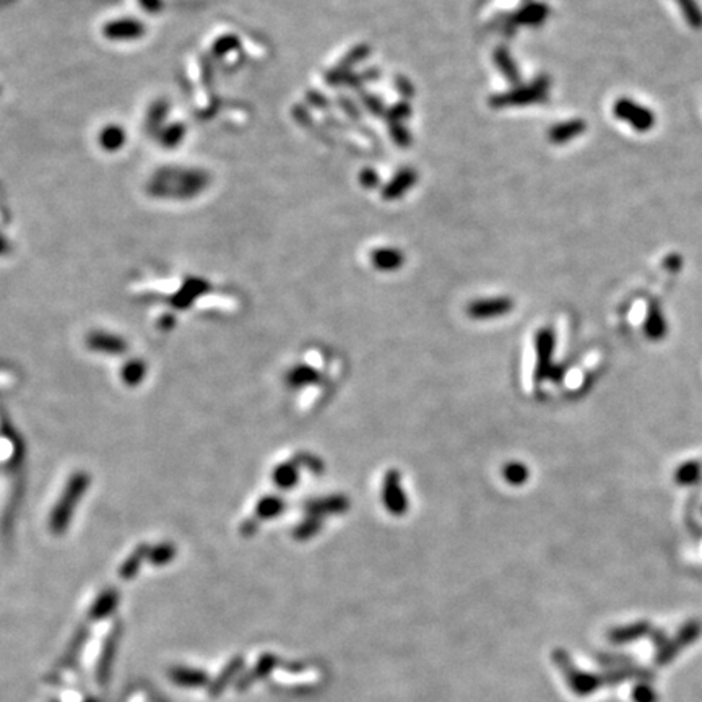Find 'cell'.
<instances>
[{
    "label": "cell",
    "mask_w": 702,
    "mask_h": 702,
    "mask_svg": "<svg viewBox=\"0 0 702 702\" xmlns=\"http://www.w3.org/2000/svg\"><path fill=\"white\" fill-rule=\"evenodd\" d=\"M613 111L619 121L626 122L639 134H645V132L652 130L655 127V122H657V117H655V112L652 109L642 106L640 102H635L631 98H619L614 102Z\"/></svg>",
    "instance_id": "obj_1"
},
{
    "label": "cell",
    "mask_w": 702,
    "mask_h": 702,
    "mask_svg": "<svg viewBox=\"0 0 702 702\" xmlns=\"http://www.w3.org/2000/svg\"><path fill=\"white\" fill-rule=\"evenodd\" d=\"M634 702H657V693L649 684H637L633 691Z\"/></svg>",
    "instance_id": "obj_10"
},
{
    "label": "cell",
    "mask_w": 702,
    "mask_h": 702,
    "mask_svg": "<svg viewBox=\"0 0 702 702\" xmlns=\"http://www.w3.org/2000/svg\"><path fill=\"white\" fill-rule=\"evenodd\" d=\"M239 667H241V660H234V662L229 663L228 667L224 668L223 673H220L218 678L213 681V684H212V686H210V694H212V696H217V694L222 693L224 686L228 684V681L231 680V676H234V675H236V671L239 670Z\"/></svg>",
    "instance_id": "obj_7"
},
{
    "label": "cell",
    "mask_w": 702,
    "mask_h": 702,
    "mask_svg": "<svg viewBox=\"0 0 702 702\" xmlns=\"http://www.w3.org/2000/svg\"><path fill=\"white\" fill-rule=\"evenodd\" d=\"M644 329L645 334H647L649 338H652V340H660V338L667 334V322H665V317L657 304L649 306L647 319H645Z\"/></svg>",
    "instance_id": "obj_5"
},
{
    "label": "cell",
    "mask_w": 702,
    "mask_h": 702,
    "mask_svg": "<svg viewBox=\"0 0 702 702\" xmlns=\"http://www.w3.org/2000/svg\"><path fill=\"white\" fill-rule=\"evenodd\" d=\"M525 476L527 471L524 467H520V465H512V467H509L506 471V478L512 481V483H522Z\"/></svg>",
    "instance_id": "obj_12"
},
{
    "label": "cell",
    "mask_w": 702,
    "mask_h": 702,
    "mask_svg": "<svg viewBox=\"0 0 702 702\" xmlns=\"http://www.w3.org/2000/svg\"><path fill=\"white\" fill-rule=\"evenodd\" d=\"M91 702H93V701H91Z\"/></svg>",
    "instance_id": "obj_14"
},
{
    "label": "cell",
    "mask_w": 702,
    "mask_h": 702,
    "mask_svg": "<svg viewBox=\"0 0 702 702\" xmlns=\"http://www.w3.org/2000/svg\"><path fill=\"white\" fill-rule=\"evenodd\" d=\"M112 657H114V637H111L106 642L104 652H102V657L100 660V670H98V678L101 683H104L107 678V671H109Z\"/></svg>",
    "instance_id": "obj_9"
},
{
    "label": "cell",
    "mask_w": 702,
    "mask_h": 702,
    "mask_svg": "<svg viewBox=\"0 0 702 702\" xmlns=\"http://www.w3.org/2000/svg\"><path fill=\"white\" fill-rule=\"evenodd\" d=\"M171 680L184 688H198L207 683V675L201 670L177 667L171 670Z\"/></svg>",
    "instance_id": "obj_4"
},
{
    "label": "cell",
    "mask_w": 702,
    "mask_h": 702,
    "mask_svg": "<svg viewBox=\"0 0 702 702\" xmlns=\"http://www.w3.org/2000/svg\"><path fill=\"white\" fill-rule=\"evenodd\" d=\"M114 603H116V597L114 595L101 597V600L95 605L93 613H91V616H93V618L106 616V614L109 613L111 609H112V607H114Z\"/></svg>",
    "instance_id": "obj_11"
},
{
    "label": "cell",
    "mask_w": 702,
    "mask_h": 702,
    "mask_svg": "<svg viewBox=\"0 0 702 702\" xmlns=\"http://www.w3.org/2000/svg\"><path fill=\"white\" fill-rule=\"evenodd\" d=\"M699 476H701L699 465L694 464V462H688V464L681 465L678 471H676L675 478L678 480V483H681V485H694L696 481L699 480Z\"/></svg>",
    "instance_id": "obj_8"
},
{
    "label": "cell",
    "mask_w": 702,
    "mask_h": 702,
    "mask_svg": "<svg viewBox=\"0 0 702 702\" xmlns=\"http://www.w3.org/2000/svg\"><path fill=\"white\" fill-rule=\"evenodd\" d=\"M387 493H393V491H392V488H391V486H389V490H387ZM393 498H397V494H393V496H392V499H393ZM397 499H398V502H400V501H402L400 498H397Z\"/></svg>",
    "instance_id": "obj_13"
},
{
    "label": "cell",
    "mask_w": 702,
    "mask_h": 702,
    "mask_svg": "<svg viewBox=\"0 0 702 702\" xmlns=\"http://www.w3.org/2000/svg\"><path fill=\"white\" fill-rule=\"evenodd\" d=\"M675 4L680 7L684 22L691 28L702 29V8L699 7L698 0H675Z\"/></svg>",
    "instance_id": "obj_6"
},
{
    "label": "cell",
    "mask_w": 702,
    "mask_h": 702,
    "mask_svg": "<svg viewBox=\"0 0 702 702\" xmlns=\"http://www.w3.org/2000/svg\"><path fill=\"white\" fill-rule=\"evenodd\" d=\"M701 634H702V624L699 621H689L683 624V626L680 628L678 634H676L673 639L667 640L663 647L659 650L657 663L668 665L675 657H678L681 650L688 647L691 644H694L696 640L699 639Z\"/></svg>",
    "instance_id": "obj_2"
},
{
    "label": "cell",
    "mask_w": 702,
    "mask_h": 702,
    "mask_svg": "<svg viewBox=\"0 0 702 702\" xmlns=\"http://www.w3.org/2000/svg\"><path fill=\"white\" fill-rule=\"evenodd\" d=\"M650 631H652V629H650V624L645 623V621H640V623L629 624V626L614 629V631L609 634V639H612L613 642H616V644H628V642H633V640L642 639L644 635L650 634Z\"/></svg>",
    "instance_id": "obj_3"
}]
</instances>
